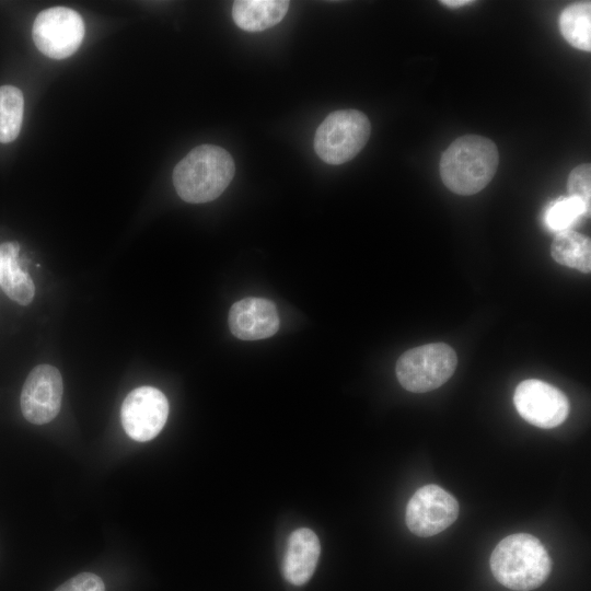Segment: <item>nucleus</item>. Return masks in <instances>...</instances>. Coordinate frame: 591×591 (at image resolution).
<instances>
[{"mask_svg": "<svg viewBox=\"0 0 591 591\" xmlns=\"http://www.w3.org/2000/svg\"><path fill=\"white\" fill-rule=\"evenodd\" d=\"M234 174V161L227 150L213 144H201L176 164L172 179L177 195L184 201L204 204L218 198Z\"/></svg>", "mask_w": 591, "mask_h": 591, "instance_id": "obj_1", "label": "nucleus"}, {"mask_svg": "<svg viewBox=\"0 0 591 591\" xmlns=\"http://www.w3.org/2000/svg\"><path fill=\"white\" fill-rule=\"evenodd\" d=\"M499 163L494 141L478 135H465L455 139L440 159V176L453 193L474 195L493 179Z\"/></svg>", "mask_w": 591, "mask_h": 591, "instance_id": "obj_2", "label": "nucleus"}, {"mask_svg": "<svg viewBox=\"0 0 591 591\" xmlns=\"http://www.w3.org/2000/svg\"><path fill=\"white\" fill-rule=\"evenodd\" d=\"M496 580L514 591H530L542 586L552 571V559L541 541L528 533L501 540L489 559Z\"/></svg>", "mask_w": 591, "mask_h": 591, "instance_id": "obj_3", "label": "nucleus"}, {"mask_svg": "<svg viewBox=\"0 0 591 591\" xmlns=\"http://www.w3.org/2000/svg\"><path fill=\"white\" fill-rule=\"evenodd\" d=\"M371 131L369 118L357 109L331 113L317 127L314 150L326 163L338 165L354 159L366 146Z\"/></svg>", "mask_w": 591, "mask_h": 591, "instance_id": "obj_4", "label": "nucleus"}, {"mask_svg": "<svg viewBox=\"0 0 591 591\" xmlns=\"http://www.w3.org/2000/svg\"><path fill=\"white\" fill-rule=\"evenodd\" d=\"M456 363L452 347L433 343L405 351L396 362L395 372L405 390L425 393L444 384L455 371Z\"/></svg>", "mask_w": 591, "mask_h": 591, "instance_id": "obj_5", "label": "nucleus"}, {"mask_svg": "<svg viewBox=\"0 0 591 591\" xmlns=\"http://www.w3.org/2000/svg\"><path fill=\"white\" fill-rule=\"evenodd\" d=\"M32 37L37 49L45 56L65 59L80 47L84 37V22L70 8H48L37 14Z\"/></svg>", "mask_w": 591, "mask_h": 591, "instance_id": "obj_6", "label": "nucleus"}, {"mask_svg": "<svg viewBox=\"0 0 591 591\" xmlns=\"http://www.w3.org/2000/svg\"><path fill=\"white\" fill-rule=\"evenodd\" d=\"M457 514L456 499L440 486L430 484L418 488L412 496L405 521L412 533L429 537L449 528Z\"/></svg>", "mask_w": 591, "mask_h": 591, "instance_id": "obj_7", "label": "nucleus"}, {"mask_svg": "<svg viewBox=\"0 0 591 591\" xmlns=\"http://www.w3.org/2000/svg\"><path fill=\"white\" fill-rule=\"evenodd\" d=\"M513 404L525 421L544 429L559 426L569 414L567 396L537 379L524 380L515 387Z\"/></svg>", "mask_w": 591, "mask_h": 591, "instance_id": "obj_8", "label": "nucleus"}, {"mask_svg": "<svg viewBox=\"0 0 591 591\" xmlns=\"http://www.w3.org/2000/svg\"><path fill=\"white\" fill-rule=\"evenodd\" d=\"M169 416L166 396L153 386L132 390L124 399L120 420L131 439L146 442L155 438L163 429Z\"/></svg>", "mask_w": 591, "mask_h": 591, "instance_id": "obj_9", "label": "nucleus"}, {"mask_svg": "<svg viewBox=\"0 0 591 591\" xmlns=\"http://www.w3.org/2000/svg\"><path fill=\"white\" fill-rule=\"evenodd\" d=\"M63 382L59 370L38 364L27 375L21 392L20 405L24 418L34 425L51 421L59 413Z\"/></svg>", "mask_w": 591, "mask_h": 591, "instance_id": "obj_10", "label": "nucleus"}, {"mask_svg": "<svg viewBox=\"0 0 591 591\" xmlns=\"http://www.w3.org/2000/svg\"><path fill=\"white\" fill-rule=\"evenodd\" d=\"M228 323L236 338L257 340L277 333L279 315L273 301L248 297L233 303L229 311Z\"/></svg>", "mask_w": 591, "mask_h": 591, "instance_id": "obj_11", "label": "nucleus"}, {"mask_svg": "<svg viewBox=\"0 0 591 591\" xmlns=\"http://www.w3.org/2000/svg\"><path fill=\"white\" fill-rule=\"evenodd\" d=\"M320 554V540L312 530L301 528L292 532L282 563L285 579L293 586L308 582L315 571Z\"/></svg>", "mask_w": 591, "mask_h": 591, "instance_id": "obj_12", "label": "nucleus"}, {"mask_svg": "<svg viewBox=\"0 0 591 591\" xmlns=\"http://www.w3.org/2000/svg\"><path fill=\"white\" fill-rule=\"evenodd\" d=\"M20 245L5 242L0 245V286L5 294L19 304L33 301L35 286L30 275L19 263Z\"/></svg>", "mask_w": 591, "mask_h": 591, "instance_id": "obj_13", "label": "nucleus"}, {"mask_svg": "<svg viewBox=\"0 0 591 591\" xmlns=\"http://www.w3.org/2000/svg\"><path fill=\"white\" fill-rule=\"evenodd\" d=\"M289 4L286 0H237L232 5V18L243 31L260 32L278 24Z\"/></svg>", "mask_w": 591, "mask_h": 591, "instance_id": "obj_14", "label": "nucleus"}, {"mask_svg": "<svg viewBox=\"0 0 591 591\" xmlns=\"http://www.w3.org/2000/svg\"><path fill=\"white\" fill-rule=\"evenodd\" d=\"M551 254L560 265L584 274L591 271V242L581 233L572 230L557 233L551 245Z\"/></svg>", "mask_w": 591, "mask_h": 591, "instance_id": "obj_15", "label": "nucleus"}, {"mask_svg": "<svg viewBox=\"0 0 591 591\" xmlns=\"http://www.w3.org/2000/svg\"><path fill=\"white\" fill-rule=\"evenodd\" d=\"M559 30L564 38L575 48L591 50V3H572L559 16Z\"/></svg>", "mask_w": 591, "mask_h": 591, "instance_id": "obj_16", "label": "nucleus"}, {"mask_svg": "<svg viewBox=\"0 0 591 591\" xmlns=\"http://www.w3.org/2000/svg\"><path fill=\"white\" fill-rule=\"evenodd\" d=\"M24 112V99L13 85L0 86V143H9L20 134Z\"/></svg>", "mask_w": 591, "mask_h": 591, "instance_id": "obj_17", "label": "nucleus"}, {"mask_svg": "<svg viewBox=\"0 0 591 591\" xmlns=\"http://www.w3.org/2000/svg\"><path fill=\"white\" fill-rule=\"evenodd\" d=\"M589 213L590 208L578 198L568 195L553 201L544 211L543 220L551 231L559 233L570 230Z\"/></svg>", "mask_w": 591, "mask_h": 591, "instance_id": "obj_18", "label": "nucleus"}, {"mask_svg": "<svg viewBox=\"0 0 591 591\" xmlns=\"http://www.w3.org/2000/svg\"><path fill=\"white\" fill-rule=\"evenodd\" d=\"M569 196L581 200L588 208L591 206V165L583 163L576 166L567 181Z\"/></svg>", "mask_w": 591, "mask_h": 591, "instance_id": "obj_19", "label": "nucleus"}, {"mask_svg": "<svg viewBox=\"0 0 591 591\" xmlns=\"http://www.w3.org/2000/svg\"><path fill=\"white\" fill-rule=\"evenodd\" d=\"M54 591H105V584L101 577L92 572H81Z\"/></svg>", "mask_w": 591, "mask_h": 591, "instance_id": "obj_20", "label": "nucleus"}, {"mask_svg": "<svg viewBox=\"0 0 591 591\" xmlns=\"http://www.w3.org/2000/svg\"><path fill=\"white\" fill-rule=\"evenodd\" d=\"M443 5L451 7V8H459L466 4H472L474 1L472 0H444L440 1Z\"/></svg>", "mask_w": 591, "mask_h": 591, "instance_id": "obj_21", "label": "nucleus"}]
</instances>
